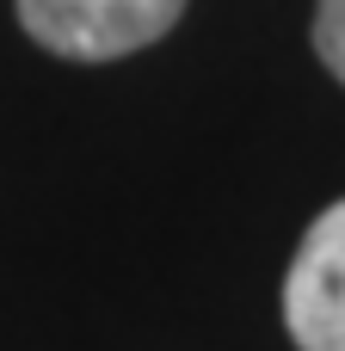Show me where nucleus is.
Returning <instances> with one entry per match:
<instances>
[{"mask_svg": "<svg viewBox=\"0 0 345 351\" xmlns=\"http://www.w3.org/2000/svg\"><path fill=\"white\" fill-rule=\"evenodd\" d=\"M19 25L68 62H117L167 37L185 0H12Z\"/></svg>", "mask_w": 345, "mask_h": 351, "instance_id": "1", "label": "nucleus"}, {"mask_svg": "<svg viewBox=\"0 0 345 351\" xmlns=\"http://www.w3.org/2000/svg\"><path fill=\"white\" fill-rule=\"evenodd\" d=\"M284 327L296 351H345V197L309 222L284 271Z\"/></svg>", "mask_w": 345, "mask_h": 351, "instance_id": "2", "label": "nucleus"}, {"mask_svg": "<svg viewBox=\"0 0 345 351\" xmlns=\"http://www.w3.org/2000/svg\"><path fill=\"white\" fill-rule=\"evenodd\" d=\"M315 56L345 86V0H315Z\"/></svg>", "mask_w": 345, "mask_h": 351, "instance_id": "3", "label": "nucleus"}]
</instances>
